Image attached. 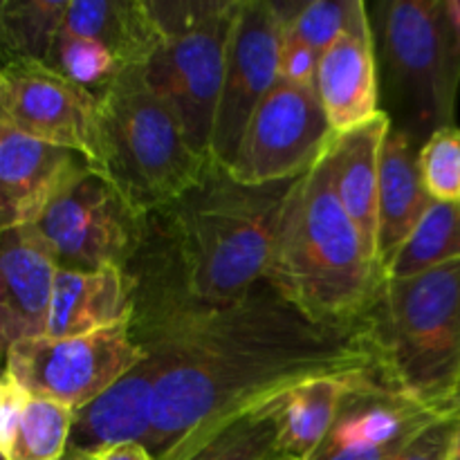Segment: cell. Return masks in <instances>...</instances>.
Returning a JSON list of instances; mask_svg holds the SVG:
<instances>
[{
  "label": "cell",
  "instance_id": "1",
  "mask_svg": "<svg viewBox=\"0 0 460 460\" xmlns=\"http://www.w3.org/2000/svg\"><path fill=\"white\" fill-rule=\"evenodd\" d=\"M146 353L162 364L146 445L155 460L196 456L234 420L304 382L385 367L371 310L350 322H317L268 279L169 331Z\"/></svg>",
  "mask_w": 460,
  "mask_h": 460
},
{
  "label": "cell",
  "instance_id": "2",
  "mask_svg": "<svg viewBox=\"0 0 460 460\" xmlns=\"http://www.w3.org/2000/svg\"><path fill=\"white\" fill-rule=\"evenodd\" d=\"M295 182L254 187L214 164L196 187L146 216L137 252L124 268L135 299L130 331L144 350L270 277Z\"/></svg>",
  "mask_w": 460,
  "mask_h": 460
},
{
  "label": "cell",
  "instance_id": "3",
  "mask_svg": "<svg viewBox=\"0 0 460 460\" xmlns=\"http://www.w3.org/2000/svg\"><path fill=\"white\" fill-rule=\"evenodd\" d=\"M268 281L317 322L358 319L376 299L382 272L337 196L328 148L292 187Z\"/></svg>",
  "mask_w": 460,
  "mask_h": 460
},
{
  "label": "cell",
  "instance_id": "4",
  "mask_svg": "<svg viewBox=\"0 0 460 460\" xmlns=\"http://www.w3.org/2000/svg\"><path fill=\"white\" fill-rule=\"evenodd\" d=\"M376 31L380 108L391 128L418 146L456 128L460 93L458 0H391L377 7Z\"/></svg>",
  "mask_w": 460,
  "mask_h": 460
},
{
  "label": "cell",
  "instance_id": "5",
  "mask_svg": "<svg viewBox=\"0 0 460 460\" xmlns=\"http://www.w3.org/2000/svg\"><path fill=\"white\" fill-rule=\"evenodd\" d=\"M216 162L187 139L173 108L142 67L121 70L99 94L97 173L146 218L196 187Z\"/></svg>",
  "mask_w": 460,
  "mask_h": 460
},
{
  "label": "cell",
  "instance_id": "6",
  "mask_svg": "<svg viewBox=\"0 0 460 460\" xmlns=\"http://www.w3.org/2000/svg\"><path fill=\"white\" fill-rule=\"evenodd\" d=\"M368 310L395 385L460 411V259L409 279L382 277Z\"/></svg>",
  "mask_w": 460,
  "mask_h": 460
},
{
  "label": "cell",
  "instance_id": "7",
  "mask_svg": "<svg viewBox=\"0 0 460 460\" xmlns=\"http://www.w3.org/2000/svg\"><path fill=\"white\" fill-rule=\"evenodd\" d=\"M241 0H151L162 40L142 67L148 85L173 108L187 139L211 157L229 34Z\"/></svg>",
  "mask_w": 460,
  "mask_h": 460
},
{
  "label": "cell",
  "instance_id": "8",
  "mask_svg": "<svg viewBox=\"0 0 460 460\" xmlns=\"http://www.w3.org/2000/svg\"><path fill=\"white\" fill-rule=\"evenodd\" d=\"M146 350L130 323L79 337H39L4 349V373L27 394L43 395L79 411L133 371Z\"/></svg>",
  "mask_w": 460,
  "mask_h": 460
},
{
  "label": "cell",
  "instance_id": "9",
  "mask_svg": "<svg viewBox=\"0 0 460 460\" xmlns=\"http://www.w3.org/2000/svg\"><path fill=\"white\" fill-rule=\"evenodd\" d=\"M144 220L111 180L90 171L27 227L45 243L58 270L97 272L130 263Z\"/></svg>",
  "mask_w": 460,
  "mask_h": 460
},
{
  "label": "cell",
  "instance_id": "10",
  "mask_svg": "<svg viewBox=\"0 0 460 460\" xmlns=\"http://www.w3.org/2000/svg\"><path fill=\"white\" fill-rule=\"evenodd\" d=\"M313 85L279 79L247 124L229 173L243 184H274L308 173L335 139Z\"/></svg>",
  "mask_w": 460,
  "mask_h": 460
},
{
  "label": "cell",
  "instance_id": "11",
  "mask_svg": "<svg viewBox=\"0 0 460 460\" xmlns=\"http://www.w3.org/2000/svg\"><path fill=\"white\" fill-rule=\"evenodd\" d=\"M286 21L272 0H241L227 45L223 88L216 111L211 157L229 169L247 124L279 81Z\"/></svg>",
  "mask_w": 460,
  "mask_h": 460
},
{
  "label": "cell",
  "instance_id": "12",
  "mask_svg": "<svg viewBox=\"0 0 460 460\" xmlns=\"http://www.w3.org/2000/svg\"><path fill=\"white\" fill-rule=\"evenodd\" d=\"M440 411L395 385L386 368L359 377L341 402L335 425L305 460H398Z\"/></svg>",
  "mask_w": 460,
  "mask_h": 460
},
{
  "label": "cell",
  "instance_id": "13",
  "mask_svg": "<svg viewBox=\"0 0 460 460\" xmlns=\"http://www.w3.org/2000/svg\"><path fill=\"white\" fill-rule=\"evenodd\" d=\"M0 121L27 137L72 148L97 169L99 97L43 63H4Z\"/></svg>",
  "mask_w": 460,
  "mask_h": 460
},
{
  "label": "cell",
  "instance_id": "14",
  "mask_svg": "<svg viewBox=\"0 0 460 460\" xmlns=\"http://www.w3.org/2000/svg\"><path fill=\"white\" fill-rule=\"evenodd\" d=\"M90 171L81 153L27 137L0 121V227L34 225Z\"/></svg>",
  "mask_w": 460,
  "mask_h": 460
},
{
  "label": "cell",
  "instance_id": "15",
  "mask_svg": "<svg viewBox=\"0 0 460 460\" xmlns=\"http://www.w3.org/2000/svg\"><path fill=\"white\" fill-rule=\"evenodd\" d=\"M314 90L337 135L367 124L382 111L376 31L362 0L355 3L349 30L319 57Z\"/></svg>",
  "mask_w": 460,
  "mask_h": 460
},
{
  "label": "cell",
  "instance_id": "16",
  "mask_svg": "<svg viewBox=\"0 0 460 460\" xmlns=\"http://www.w3.org/2000/svg\"><path fill=\"white\" fill-rule=\"evenodd\" d=\"M57 274V261L30 227L3 229L0 337L4 349L48 335Z\"/></svg>",
  "mask_w": 460,
  "mask_h": 460
},
{
  "label": "cell",
  "instance_id": "17",
  "mask_svg": "<svg viewBox=\"0 0 460 460\" xmlns=\"http://www.w3.org/2000/svg\"><path fill=\"white\" fill-rule=\"evenodd\" d=\"M162 364L148 353L133 371L75 413L70 447L102 452L126 443L148 445L155 425V398Z\"/></svg>",
  "mask_w": 460,
  "mask_h": 460
},
{
  "label": "cell",
  "instance_id": "18",
  "mask_svg": "<svg viewBox=\"0 0 460 460\" xmlns=\"http://www.w3.org/2000/svg\"><path fill=\"white\" fill-rule=\"evenodd\" d=\"M391 133L385 111L353 130L335 135L328 146L332 184L341 205L362 236L373 263H377V202H380L382 151ZM382 272V270H380Z\"/></svg>",
  "mask_w": 460,
  "mask_h": 460
},
{
  "label": "cell",
  "instance_id": "19",
  "mask_svg": "<svg viewBox=\"0 0 460 460\" xmlns=\"http://www.w3.org/2000/svg\"><path fill=\"white\" fill-rule=\"evenodd\" d=\"M434 198L429 196L420 171V146L402 130L391 128L382 151L380 202H377V263L382 277Z\"/></svg>",
  "mask_w": 460,
  "mask_h": 460
},
{
  "label": "cell",
  "instance_id": "20",
  "mask_svg": "<svg viewBox=\"0 0 460 460\" xmlns=\"http://www.w3.org/2000/svg\"><path fill=\"white\" fill-rule=\"evenodd\" d=\"M133 313V286L121 268L97 272L58 270L45 337L90 335L130 323Z\"/></svg>",
  "mask_w": 460,
  "mask_h": 460
},
{
  "label": "cell",
  "instance_id": "21",
  "mask_svg": "<svg viewBox=\"0 0 460 460\" xmlns=\"http://www.w3.org/2000/svg\"><path fill=\"white\" fill-rule=\"evenodd\" d=\"M63 31L99 40L121 70L146 66L162 40L151 0H67Z\"/></svg>",
  "mask_w": 460,
  "mask_h": 460
},
{
  "label": "cell",
  "instance_id": "22",
  "mask_svg": "<svg viewBox=\"0 0 460 460\" xmlns=\"http://www.w3.org/2000/svg\"><path fill=\"white\" fill-rule=\"evenodd\" d=\"M364 376L317 377L283 394L277 409L279 456L308 458L335 425L350 386Z\"/></svg>",
  "mask_w": 460,
  "mask_h": 460
},
{
  "label": "cell",
  "instance_id": "23",
  "mask_svg": "<svg viewBox=\"0 0 460 460\" xmlns=\"http://www.w3.org/2000/svg\"><path fill=\"white\" fill-rule=\"evenodd\" d=\"M67 0H4L0 4V40L7 61L48 66L63 31Z\"/></svg>",
  "mask_w": 460,
  "mask_h": 460
},
{
  "label": "cell",
  "instance_id": "24",
  "mask_svg": "<svg viewBox=\"0 0 460 460\" xmlns=\"http://www.w3.org/2000/svg\"><path fill=\"white\" fill-rule=\"evenodd\" d=\"M75 411L57 400L27 395L12 436L0 443L4 460H61L70 449Z\"/></svg>",
  "mask_w": 460,
  "mask_h": 460
},
{
  "label": "cell",
  "instance_id": "25",
  "mask_svg": "<svg viewBox=\"0 0 460 460\" xmlns=\"http://www.w3.org/2000/svg\"><path fill=\"white\" fill-rule=\"evenodd\" d=\"M460 259V202L434 200L385 277L409 279Z\"/></svg>",
  "mask_w": 460,
  "mask_h": 460
},
{
  "label": "cell",
  "instance_id": "26",
  "mask_svg": "<svg viewBox=\"0 0 460 460\" xmlns=\"http://www.w3.org/2000/svg\"><path fill=\"white\" fill-rule=\"evenodd\" d=\"M279 395L272 402L245 413L225 427L211 443H207L189 460H270L279 456L277 449V409Z\"/></svg>",
  "mask_w": 460,
  "mask_h": 460
},
{
  "label": "cell",
  "instance_id": "27",
  "mask_svg": "<svg viewBox=\"0 0 460 460\" xmlns=\"http://www.w3.org/2000/svg\"><path fill=\"white\" fill-rule=\"evenodd\" d=\"M48 67L70 79L72 84L90 90L97 97L121 72L111 49L103 48L99 40L67 34V31H61L58 36Z\"/></svg>",
  "mask_w": 460,
  "mask_h": 460
},
{
  "label": "cell",
  "instance_id": "28",
  "mask_svg": "<svg viewBox=\"0 0 460 460\" xmlns=\"http://www.w3.org/2000/svg\"><path fill=\"white\" fill-rule=\"evenodd\" d=\"M358 0H313L301 3L299 12L286 25V34L323 54L350 25Z\"/></svg>",
  "mask_w": 460,
  "mask_h": 460
},
{
  "label": "cell",
  "instance_id": "29",
  "mask_svg": "<svg viewBox=\"0 0 460 460\" xmlns=\"http://www.w3.org/2000/svg\"><path fill=\"white\" fill-rule=\"evenodd\" d=\"M420 171L429 196L438 202H460V128L431 135L420 148Z\"/></svg>",
  "mask_w": 460,
  "mask_h": 460
},
{
  "label": "cell",
  "instance_id": "30",
  "mask_svg": "<svg viewBox=\"0 0 460 460\" xmlns=\"http://www.w3.org/2000/svg\"><path fill=\"white\" fill-rule=\"evenodd\" d=\"M458 425L460 411L438 418L404 449V454L398 460H449Z\"/></svg>",
  "mask_w": 460,
  "mask_h": 460
},
{
  "label": "cell",
  "instance_id": "31",
  "mask_svg": "<svg viewBox=\"0 0 460 460\" xmlns=\"http://www.w3.org/2000/svg\"><path fill=\"white\" fill-rule=\"evenodd\" d=\"M319 57L322 54L314 52L313 48L286 34L281 45V58H279V79L292 81V84L299 85H313L314 88Z\"/></svg>",
  "mask_w": 460,
  "mask_h": 460
},
{
  "label": "cell",
  "instance_id": "32",
  "mask_svg": "<svg viewBox=\"0 0 460 460\" xmlns=\"http://www.w3.org/2000/svg\"><path fill=\"white\" fill-rule=\"evenodd\" d=\"M93 460H155V458H153V454L148 452L146 445L126 443V445H117V447L102 449V452H93Z\"/></svg>",
  "mask_w": 460,
  "mask_h": 460
},
{
  "label": "cell",
  "instance_id": "33",
  "mask_svg": "<svg viewBox=\"0 0 460 460\" xmlns=\"http://www.w3.org/2000/svg\"><path fill=\"white\" fill-rule=\"evenodd\" d=\"M61 460H93V452H81V449L70 447Z\"/></svg>",
  "mask_w": 460,
  "mask_h": 460
},
{
  "label": "cell",
  "instance_id": "34",
  "mask_svg": "<svg viewBox=\"0 0 460 460\" xmlns=\"http://www.w3.org/2000/svg\"><path fill=\"white\" fill-rule=\"evenodd\" d=\"M449 460H460V425L456 429V436H454V445H452V454H449Z\"/></svg>",
  "mask_w": 460,
  "mask_h": 460
},
{
  "label": "cell",
  "instance_id": "35",
  "mask_svg": "<svg viewBox=\"0 0 460 460\" xmlns=\"http://www.w3.org/2000/svg\"><path fill=\"white\" fill-rule=\"evenodd\" d=\"M270 460H299V458H292V456H274V458H270Z\"/></svg>",
  "mask_w": 460,
  "mask_h": 460
}]
</instances>
